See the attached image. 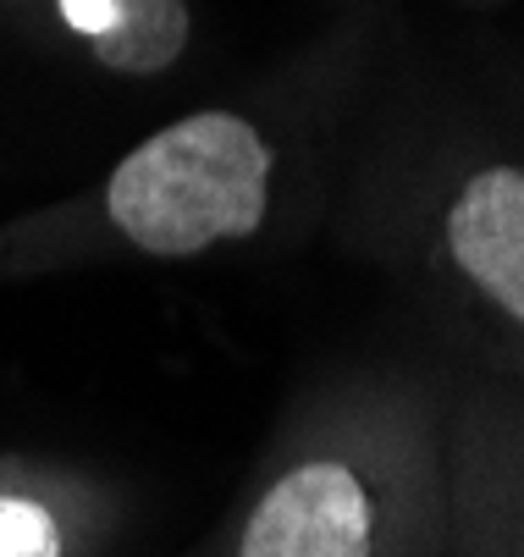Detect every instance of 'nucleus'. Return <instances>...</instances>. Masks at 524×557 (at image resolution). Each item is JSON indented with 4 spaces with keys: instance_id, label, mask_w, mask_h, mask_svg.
<instances>
[{
    "instance_id": "nucleus-1",
    "label": "nucleus",
    "mask_w": 524,
    "mask_h": 557,
    "mask_svg": "<svg viewBox=\"0 0 524 557\" xmlns=\"http://www.w3.org/2000/svg\"><path fill=\"white\" fill-rule=\"evenodd\" d=\"M271 205V149L233 111H194L144 138L111 172L105 210L133 249L188 260L260 232Z\"/></svg>"
},
{
    "instance_id": "nucleus-2",
    "label": "nucleus",
    "mask_w": 524,
    "mask_h": 557,
    "mask_svg": "<svg viewBox=\"0 0 524 557\" xmlns=\"http://www.w3.org/2000/svg\"><path fill=\"white\" fill-rule=\"evenodd\" d=\"M233 557H382V503L342 453H310L249 503Z\"/></svg>"
},
{
    "instance_id": "nucleus-3",
    "label": "nucleus",
    "mask_w": 524,
    "mask_h": 557,
    "mask_svg": "<svg viewBox=\"0 0 524 557\" xmlns=\"http://www.w3.org/2000/svg\"><path fill=\"white\" fill-rule=\"evenodd\" d=\"M447 255L459 271L524 326V172L491 166L464 183L447 210Z\"/></svg>"
},
{
    "instance_id": "nucleus-4",
    "label": "nucleus",
    "mask_w": 524,
    "mask_h": 557,
    "mask_svg": "<svg viewBox=\"0 0 524 557\" xmlns=\"http://www.w3.org/2000/svg\"><path fill=\"white\" fill-rule=\"evenodd\" d=\"M61 17L111 72L149 77L188 50V0H61Z\"/></svg>"
},
{
    "instance_id": "nucleus-5",
    "label": "nucleus",
    "mask_w": 524,
    "mask_h": 557,
    "mask_svg": "<svg viewBox=\"0 0 524 557\" xmlns=\"http://www.w3.org/2000/svg\"><path fill=\"white\" fill-rule=\"evenodd\" d=\"M0 557H72V530L50 492L0 486Z\"/></svg>"
}]
</instances>
